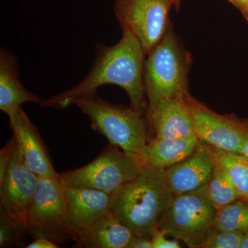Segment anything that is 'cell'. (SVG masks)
<instances>
[{
    "label": "cell",
    "mask_w": 248,
    "mask_h": 248,
    "mask_svg": "<svg viewBox=\"0 0 248 248\" xmlns=\"http://www.w3.org/2000/svg\"><path fill=\"white\" fill-rule=\"evenodd\" d=\"M146 53L135 36L123 32L115 45L99 44L91 71L82 81L71 89L42 100V107L65 109L72 99L96 92L104 85L120 86L128 94L130 107L146 117L148 101L143 73Z\"/></svg>",
    "instance_id": "1"
},
{
    "label": "cell",
    "mask_w": 248,
    "mask_h": 248,
    "mask_svg": "<svg viewBox=\"0 0 248 248\" xmlns=\"http://www.w3.org/2000/svg\"><path fill=\"white\" fill-rule=\"evenodd\" d=\"M173 195L166 170L144 164L136 177L111 195V211L135 236L151 239Z\"/></svg>",
    "instance_id": "2"
},
{
    "label": "cell",
    "mask_w": 248,
    "mask_h": 248,
    "mask_svg": "<svg viewBox=\"0 0 248 248\" xmlns=\"http://www.w3.org/2000/svg\"><path fill=\"white\" fill-rule=\"evenodd\" d=\"M192 63V55L186 50L171 24L145 61L143 81L148 101L145 118L148 124L161 101L189 93L188 75Z\"/></svg>",
    "instance_id": "3"
},
{
    "label": "cell",
    "mask_w": 248,
    "mask_h": 248,
    "mask_svg": "<svg viewBox=\"0 0 248 248\" xmlns=\"http://www.w3.org/2000/svg\"><path fill=\"white\" fill-rule=\"evenodd\" d=\"M70 105L79 108L89 117L92 128L122 151L137 154L152 139L145 117L131 107L104 100L97 92L75 98Z\"/></svg>",
    "instance_id": "4"
},
{
    "label": "cell",
    "mask_w": 248,
    "mask_h": 248,
    "mask_svg": "<svg viewBox=\"0 0 248 248\" xmlns=\"http://www.w3.org/2000/svg\"><path fill=\"white\" fill-rule=\"evenodd\" d=\"M217 209L200 192L173 195L157 228L191 248L202 247L213 228Z\"/></svg>",
    "instance_id": "5"
},
{
    "label": "cell",
    "mask_w": 248,
    "mask_h": 248,
    "mask_svg": "<svg viewBox=\"0 0 248 248\" xmlns=\"http://www.w3.org/2000/svg\"><path fill=\"white\" fill-rule=\"evenodd\" d=\"M135 153L107 146L89 164L60 174L65 186L89 187L112 195L136 177L143 166Z\"/></svg>",
    "instance_id": "6"
},
{
    "label": "cell",
    "mask_w": 248,
    "mask_h": 248,
    "mask_svg": "<svg viewBox=\"0 0 248 248\" xmlns=\"http://www.w3.org/2000/svg\"><path fill=\"white\" fill-rule=\"evenodd\" d=\"M28 232L35 239L45 237L56 244L72 239L67 225L65 186L60 175L39 177L28 215Z\"/></svg>",
    "instance_id": "7"
},
{
    "label": "cell",
    "mask_w": 248,
    "mask_h": 248,
    "mask_svg": "<svg viewBox=\"0 0 248 248\" xmlns=\"http://www.w3.org/2000/svg\"><path fill=\"white\" fill-rule=\"evenodd\" d=\"M172 0H115L114 12L122 32L136 37L146 55L159 44L172 23Z\"/></svg>",
    "instance_id": "8"
},
{
    "label": "cell",
    "mask_w": 248,
    "mask_h": 248,
    "mask_svg": "<svg viewBox=\"0 0 248 248\" xmlns=\"http://www.w3.org/2000/svg\"><path fill=\"white\" fill-rule=\"evenodd\" d=\"M195 125L196 135L201 141L222 151L239 153L248 134V120L234 114L221 115L192 97L185 94Z\"/></svg>",
    "instance_id": "9"
},
{
    "label": "cell",
    "mask_w": 248,
    "mask_h": 248,
    "mask_svg": "<svg viewBox=\"0 0 248 248\" xmlns=\"http://www.w3.org/2000/svg\"><path fill=\"white\" fill-rule=\"evenodd\" d=\"M38 181V176L28 169L15 146L9 169L0 182V208L27 231L28 215Z\"/></svg>",
    "instance_id": "10"
},
{
    "label": "cell",
    "mask_w": 248,
    "mask_h": 248,
    "mask_svg": "<svg viewBox=\"0 0 248 248\" xmlns=\"http://www.w3.org/2000/svg\"><path fill=\"white\" fill-rule=\"evenodd\" d=\"M9 119L16 148L28 169L38 177H59L38 130L22 108Z\"/></svg>",
    "instance_id": "11"
},
{
    "label": "cell",
    "mask_w": 248,
    "mask_h": 248,
    "mask_svg": "<svg viewBox=\"0 0 248 248\" xmlns=\"http://www.w3.org/2000/svg\"><path fill=\"white\" fill-rule=\"evenodd\" d=\"M67 225L72 239L111 211V195L89 187L65 186Z\"/></svg>",
    "instance_id": "12"
},
{
    "label": "cell",
    "mask_w": 248,
    "mask_h": 248,
    "mask_svg": "<svg viewBox=\"0 0 248 248\" xmlns=\"http://www.w3.org/2000/svg\"><path fill=\"white\" fill-rule=\"evenodd\" d=\"M213 169L211 155L201 141L190 156L166 170V179L174 195L199 192L208 184Z\"/></svg>",
    "instance_id": "13"
},
{
    "label": "cell",
    "mask_w": 248,
    "mask_h": 248,
    "mask_svg": "<svg viewBox=\"0 0 248 248\" xmlns=\"http://www.w3.org/2000/svg\"><path fill=\"white\" fill-rule=\"evenodd\" d=\"M148 126L151 135L154 134L158 139L197 136L185 94L161 101L153 112Z\"/></svg>",
    "instance_id": "14"
},
{
    "label": "cell",
    "mask_w": 248,
    "mask_h": 248,
    "mask_svg": "<svg viewBox=\"0 0 248 248\" xmlns=\"http://www.w3.org/2000/svg\"><path fill=\"white\" fill-rule=\"evenodd\" d=\"M135 238L128 227L110 211L80 232L73 247L130 248Z\"/></svg>",
    "instance_id": "15"
},
{
    "label": "cell",
    "mask_w": 248,
    "mask_h": 248,
    "mask_svg": "<svg viewBox=\"0 0 248 248\" xmlns=\"http://www.w3.org/2000/svg\"><path fill=\"white\" fill-rule=\"evenodd\" d=\"M42 99L28 91L19 79L17 58L6 49L0 50V109L11 117L24 103Z\"/></svg>",
    "instance_id": "16"
},
{
    "label": "cell",
    "mask_w": 248,
    "mask_h": 248,
    "mask_svg": "<svg viewBox=\"0 0 248 248\" xmlns=\"http://www.w3.org/2000/svg\"><path fill=\"white\" fill-rule=\"evenodd\" d=\"M197 136L182 139L153 138L137 153L143 164L166 170L190 156L200 143Z\"/></svg>",
    "instance_id": "17"
},
{
    "label": "cell",
    "mask_w": 248,
    "mask_h": 248,
    "mask_svg": "<svg viewBox=\"0 0 248 248\" xmlns=\"http://www.w3.org/2000/svg\"><path fill=\"white\" fill-rule=\"evenodd\" d=\"M206 145V144H205ZM209 153L225 169L239 199L248 202V157L206 145Z\"/></svg>",
    "instance_id": "18"
},
{
    "label": "cell",
    "mask_w": 248,
    "mask_h": 248,
    "mask_svg": "<svg viewBox=\"0 0 248 248\" xmlns=\"http://www.w3.org/2000/svg\"><path fill=\"white\" fill-rule=\"evenodd\" d=\"M212 158L214 162L213 174L208 184L199 192L205 195L217 210L239 200V197L223 166L213 156Z\"/></svg>",
    "instance_id": "19"
},
{
    "label": "cell",
    "mask_w": 248,
    "mask_h": 248,
    "mask_svg": "<svg viewBox=\"0 0 248 248\" xmlns=\"http://www.w3.org/2000/svg\"><path fill=\"white\" fill-rule=\"evenodd\" d=\"M213 228L222 231L248 230V202L237 200L217 210Z\"/></svg>",
    "instance_id": "20"
},
{
    "label": "cell",
    "mask_w": 248,
    "mask_h": 248,
    "mask_svg": "<svg viewBox=\"0 0 248 248\" xmlns=\"http://www.w3.org/2000/svg\"><path fill=\"white\" fill-rule=\"evenodd\" d=\"M244 232L222 231L213 228L201 248H241Z\"/></svg>",
    "instance_id": "21"
},
{
    "label": "cell",
    "mask_w": 248,
    "mask_h": 248,
    "mask_svg": "<svg viewBox=\"0 0 248 248\" xmlns=\"http://www.w3.org/2000/svg\"><path fill=\"white\" fill-rule=\"evenodd\" d=\"M23 231H27L0 208V248L19 246Z\"/></svg>",
    "instance_id": "22"
},
{
    "label": "cell",
    "mask_w": 248,
    "mask_h": 248,
    "mask_svg": "<svg viewBox=\"0 0 248 248\" xmlns=\"http://www.w3.org/2000/svg\"><path fill=\"white\" fill-rule=\"evenodd\" d=\"M15 146L16 140L14 137H12L0 151V182L3 180L5 174L9 169L14 154Z\"/></svg>",
    "instance_id": "23"
},
{
    "label": "cell",
    "mask_w": 248,
    "mask_h": 248,
    "mask_svg": "<svg viewBox=\"0 0 248 248\" xmlns=\"http://www.w3.org/2000/svg\"><path fill=\"white\" fill-rule=\"evenodd\" d=\"M167 235L159 228H155L151 236L153 248H180V244L176 240L167 239Z\"/></svg>",
    "instance_id": "24"
},
{
    "label": "cell",
    "mask_w": 248,
    "mask_h": 248,
    "mask_svg": "<svg viewBox=\"0 0 248 248\" xmlns=\"http://www.w3.org/2000/svg\"><path fill=\"white\" fill-rule=\"evenodd\" d=\"M27 248H58V244L45 237L36 238L35 241L26 246Z\"/></svg>",
    "instance_id": "25"
},
{
    "label": "cell",
    "mask_w": 248,
    "mask_h": 248,
    "mask_svg": "<svg viewBox=\"0 0 248 248\" xmlns=\"http://www.w3.org/2000/svg\"><path fill=\"white\" fill-rule=\"evenodd\" d=\"M130 248H153L151 240L135 236Z\"/></svg>",
    "instance_id": "26"
},
{
    "label": "cell",
    "mask_w": 248,
    "mask_h": 248,
    "mask_svg": "<svg viewBox=\"0 0 248 248\" xmlns=\"http://www.w3.org/2000/svg\"><path fill=\"white\" fill-rule=\"evenodd\" d=\"M228 1L240 11L248 6V0H228Z\"/></svg>",
    "instance_id": "27"
},
{
    "label": "cell",
    "mask_w": 248,
    "mask_h": 248,
    "mask_svg": "<svg viewBox=\"0 0 248 248\" xmlns=\"http://www.w3.org/2000/svg\"><path fill=\"white\" fill-rule=\"evenodd\" d=\"M240 153L246 155V156L248 157V134L247 137H246V140H245L244 143H243L242 148H241Z\"/></svg>",
    "instance_id": "28"
},
{
    "label": "cell",
    "mask_w": 248,
    "mask_h": 248,
    "mask_svg": "<svg viewBox=\"0 0 248 248\" xmlns=\"http://www.w3.org/2000/svg\"><path fill=\"white\" fill-rule=\"evenodd\" d=\"M241 248H248V230L245 231L241 243Z\"/></svg>",
    "instance_id": "29"
},
{
    "label": "cell",
    "mask_w": 248,
    "mask_h": 248,
    "mask_svg": "<svg viewBox=\"0 0 248 248\" xmlns=\"http://www.w3.org/2000/svg\"><path fill=\"white\" fill-rule=\"evenodd\" d=\"M173 7L175 8L176 11H178L180 9L181 1L182 0H172Z\"/></svg>",
    "instance_id": "30"
},
{
    "label": "cell",
    "mask_w": 248,
    "mask_h": 248,
    "mask_svg": "<svg viewBox=\"0 0 248 248\" xmlns=\"http://www.w3.org/2000/svg\"><path fill=\"white\" fill-rule=\"evenodd\" d=\"M240 11H241V14L243 15V16H244L245 19H246V20L248 23V6Z\"/></svg>",
    "instance_id": "31"
}]
</instances>
